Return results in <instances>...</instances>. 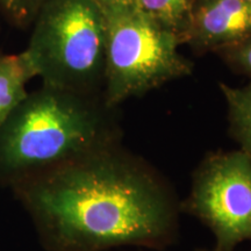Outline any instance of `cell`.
<instances>
[{"label": "cell", "instance_id": "6da1fadb", "mask_svg": "<svg viewBox=\"0 0 251 251\" xmlns=\"http://www.w3.org/2000/svg\"><path fill=\"white\" fill-rule=\"evenodd\" d=\"M26 198L54 251L164 250L178 236L174 188L120 143L37 172Z\"/></svg>", "mask_w": 251, "mask_h": 251}, {"label": "cell", "instance_id": "7a4b0ae2", "mask_svg": "<svg viewBox=\"0 0 251 251\" xmlns=\"http://www.w3.org/2000/svg\"><path fill=\"white\" fill-rule=\"evenodd\" d=\"M114 109L94 94L42 85L0 128V170L35 175L119 143Z\"/></svg>", "mask_w": 251, "mask_h": 251}, {"label": "cell", "instance_id": "3957f363", "mask_svg": "<svg viewBox=\"0 0 251 251\" xmlns=\"http://www.w3.org/2000/svg\"><path fill=\"white\" fill-rule=\"evenodd\" d=\"M107 19L96 0H46L24 52L43 85L94 94L103 85Z\"/></svg>", "mask_w": 251, "mask_h": 251}, {"label": "cell", "instance_id": "277c9868", "mask_svg": "<svg viewBox=\"0 0 251 251\" xmlns=\"http://www.w3.org/2000/svg\"><path fill=\"white\" fill-rule=\"evenodd\" d=\"M103 12L107 49L102 99L108 107L191 74L192 63L179 51V35L153 23L137 7Z\"/></svg>", "mask_w": 251, "mask_h": 251}, {"label": "cell", "instance_id": "5b68a950", "mask_svg": "<svg viewBox=\"0 0 251 251\" xmlns=\"http://www.w3.org/2000/svg\"><path fill=\"white\" fill-rule=\"evenodd\" d=\"M179 208L212 231L214 251H234L251 241L250 157L242 150L208 153L193 172Z\"/></svg>", "mask_w": 251, "mask_h": 251}, {"label": "cell", "instance_id": "8992f818", "mask_svg": "<svg viewBox=\"0 0 251 251\" xmlns=\"http://www.w3.org/2000/svg\"><path fill=\"white\" fill-rule=\"evenodd\" d=\"M251 37V2L192 0L183 43L197 50H218Z\"/></svg>", "mask_w": 251, "mask_h": 251}, {"label": "cell", "instance_id": "52a82bcc", "mask_svg": "<svg viewBox=\"0 0 251 251\" xmlns=\"http://www.w3.org/2000/svg\"><path fill=\"white\" fill-rule=\"evenodd\" d=\"M35 72L25 52L0 55V128L27 97L26 85Z\"/></svg>", "mask_w": 251, "mask_h": 251}, {"label": "cell", "instance_id": "ba28073f", "mask_svg": "<svg viewBox=\"0 0 251 251\" xmlns=\"http://www.w3.org/2000/svg\"><path fill=\"white\" fill-rule=\"evenodd\" d=\"M228 106L229 131L251 158V81L242 87L220 84Z\"/></svg>", "mask_w": 251, "mask_h": 251}, {"label": "cell", "instance_id": "9c48e42d", "mask_svg": "<svg viewBox=\"0 0 251 251\" xmlns=\"http://www.w3.org/2000/svg\"><path fill=\"white\" fill-rule=\"evenodd\" d=\"M192 0H137L140 12L165 29L183 36ZM183 41V39H181Z\"/></svg>", "mask_w": 251, "mask_h": 251}, {"label": "cell", "instance_id": "30bf717a", "mask_svg": "<svg viewBox=\"0 0 251 251\" xmlns=\"http://www.w3.org/2000/svg\"><path fill=\"white\" fill-rule=\"evenodd\" d=\"M46 0H0V8L11 21L25 27L33 24Z\"/></svg>", "mask_w": 251, "mask_h": 251}, {"label": "cell", "instance_id": "8fae6325", "mask_svg": "<svg viewBox=\"0 0 251 251\" xmlns=\"http://www.w3.org/2000/svg\"><path fill=\"white\" fill-rule=\"evenodd\" d=\"M215 52L234 71L251 78V37Z\"/></svg>", "mask_w": 251, "mask_h": 251}, {"label": "cell", "instance_id": "7c38bea8", "mask_svg": "<svg viewBox=\"0 0 251 251\" xmlns=\"http://www.w3.org/2000/svg\"><path fill=\"white\" fill-rule=\"evenodd\" d=\"M102 9L118 7H137V0H96Z\"/></svg>", "mask_w": 251, "mask_h": 251}, {"label": "cell", "instance_id": "4fadbf2b", "mask_svg": "<svg viewBox=\"0 0 251 251\" xmlns=\"http://www.w3.org/2000/svg\"><path fill=\"white\" fill-rule=\"evenodd\" d=\"M196 251H214V250H205V249H199V250H196Z\"/></svg>", "mask_w": 251, "mask_h": 251}, {"label": "cell", "instance_id": "5bb4252c", "mask_svg": "<svg viewBox=\"0 0 251 251\" xmlns=\"http://www.w3.org/2000/svg\"><path fill=\"white\" fill-rule=\"evenodd\" d=\"M244 1H248V2H251V0H244Z\"/></svg>", "mask_w": 251, "mask_h": 251}]
</instances>
